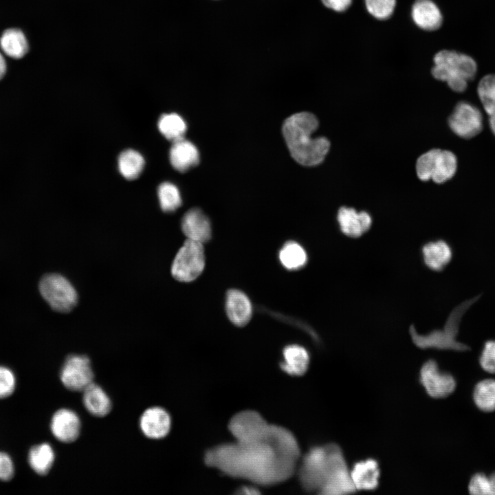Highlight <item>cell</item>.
Returning <instances> with one entry per match:
<instances>
[{
    "instance_id": "cell-1",
    "label": "cell",
    "mask_w": 495,
    "mask_h": 495,
    "mask_svg": "<svg viewBox=\"0 0 495 495\" xmlns=\"http://www.w3.org/2000/svg\"><path fill=\"white\" fill-rule=\"evenodd\" d=\"M300 457L294 434L265 421L244 437L210 449L204 461L230 476L271 485L293 476Z\"/></svg>"
},
{
    "instance_id": "cell-2",
    "label": "cell",
    "mask_w": 495,
    "mask_h": 495,
    "mask_svg": "<svg viewBox=\"0 0 495 495\" xmlns=\"http://www.w3.org/2000/svg\"><path fill=\"white\" fill-rule=\"evenodd\" d=\"M318 126V119L309 112L293 114L283 124V134L291 155L301 165H318L329 152L330 142L327 138L312 137Z\"/></svg>"
},
{
    "instance_id": "cell-3",
    "label": "cell",
    "mask_w": 495,
    "mask_h": 495,
    "mask_svg": "<svg viewBox=\"0 0 495 495\" xmlns=\"http://www.w3.org/2000/svg\"><path fill=\"white\" fill-rule=\"evenodd\" d=\"M431 74L437 80L446 82L456 92L464 91L468 82L473 80L477 71L475 60L468 55L443 50L434 56Z\"/></svg>"
},
{
    "instance_id": "cell-4",
    "label": "cell",
    "mask_w": 495,
    "mask_h": 495,
    "mask_svg": "<svg viewBox=\"0 0 495 495\" xmlns=\"http://www.w3.org/2000/svg\"><path fill=\"white\" fill-rule=\"evenodd\" d=\"M415 167L420 180L431 179L437 184H443L455 175L457 159L450 151L433 148L418 157Z\"/></svg>"
},
{
    "instance_id": "cell-5",
    "label": "cell",
    "mask_w": 495,
    "mask_h": 495,
    "mask_svg": "<svg viewBox=\"0 0 495 495\" xmlns=\"http://www.w3.org/2000/svg\"><path fill=\"white\" fill-rule=\"evenodd\" d=\"M329 468V444L310 449L296 470L302 487L307 492L316 491L318 493L326 481Z\"/></svg>"
},
{
    "instance_id": "cell-6",
    "label": "cell",
    "mask_w": 495,
    "mask_h": 495,
    "mask_svg": "<svg viewBox=\"0 0 495 495\" xmlns=\"http://www.w3.org/2000/svg\"><path fill=\"white\" fill-rule=\"evenodd\" d=\"M39 291L49 305L58 312H69L78 302L75 288L60 274H48L43 276L39 282Z\"/></svg>"
},
{
    "instance_id": "cell-7",
    "label": "cell",
    "mask_w": 495,
    "mask_h": 495,
    "mask_svg": "<svg viewBox=\"0 0 495 495\" xmlns=\"http://www.w3.org/2000/svg\"><path fill=\"white\" fill-rule=\"evenodd\" d=\"M205 254L203 243L187 239L177 252L172 266V276L178 281L195 280L204 271Z\"/></svg>"
},
{
    "instance_id": "cell-8",
    "label": "cell",
    "mask_w": 495,
    "mask_h": 495,
    "mask_svg": "<svg viewBox=\"0 0 495 495\" xmlns=\"http://www.w3.org/2000/svg\"><path fill=\"white\" fill-rule=\"evenodd\" d=\"M60 380L72 391H83L93 383L94 372L89 358L84 355H69L60 370Z\"/></svg>"
},
{
    "instance_id": "cell-9",
    "label": "cell",
    "mask_w": 495,
    "mask_h": 495,
    "mask_svg": "<svg viewBox=\"0 0 495 495\" xmlns=\"http://www.w3.org/2000/svg\"><path fill=\"white\" fill-rule=\"evenodd\" d=\"M448 124L459 137L472 138L483 129L482 113L474 105L467 102H460L450 115Z\"/></svg>"
},
{
    "instance_id": "cell-10",
    "label": "cell",
    "mask_w": 495,
    "mask_h": 495,
    "mask_svg": "<svg viewBox=\"0 0 495 495\" xmlns=\"http://www.w3.org/2000/svg\"><path fill=\"white\" fill-rule=\"evenodd\" d=\"M419 381L427 394L434 399L450 395L456 387L454 377L441 371L434 360H428L424 364L419 373Z\"/></svg>"
},
{
    "instance_id": "cell-11",
    "label": "cell",
    "mask_w": 495,
    "mask_h": 495,
    "mask_svg": "<svg viewBox=\"0 0 495 495\" xmlns=\"http://www.w3.org/2000/svg\"><path fill=\"white\" fill-rule=\"evenodd\" d=\"M355 492L356 490L344 456L340 455L333 461L327 478L318 493L325 495H339Z\"/></svg>"
},
{
    "instance_id": "cell-12",
    "label": "cell",
    "mask_w": 495,
    "mask_h": 495,
    "mask_svg": "<svg viewBox=\"0 0 495 495\" xmlns=\"http://www.w3.org/2000/svg\"><path fill=\"white\" fill-rule=\"evenodd\" d=\"M50 428L54 437L63 443H72L80 435V421L72 410L62 408L52 417Z\"/></svg>"
},
{
    "instance_id": "cell-13",
    "label": "cell",
    "mask_w": 495,
    "mask_h": 495,
    "mask_svg": "<svg viewBox=\"0 0 495 495\" xmlns=\"http://www.w3.org/2000/svg\"><path fill=\"white\" fill-rule=\"evenodd\" d=\"M171 419L169 414L161 407L146 409L140 419V427L143 434L152 439L165 437L170 432Z\"/></svg>"
},
{
    "instance_id": "cell-14",
    "label": "cell",
    "mask_w": 495,
    "mask_h": 495,
    "mask_svg": "<svg viewBox=\"0 0 495 495\" xmlns=\"http://www.w3.org/2000/svg\"><path fill=\"white\" fill-rule=\"evenodd\" d=\"M181 227L183 233L188 239L208 242L212 236L211 225L208 217L199 208L187 211L182 219Z\"/></svg>"
},
{
    "instance_id": "cell-15",
    "label": "cell",
    "mask_w": 495,
    "mask_h": 495,
    "mask_svg": "<svg viewBox=\"0 0 495 495\" xmlns=\"http://www.w3.org/2000/svg\"><path fill=\"white\" fill-rule=\"evenodd\" d=\"M337 219L341 231L351 237L362 235L372 223V219L366 212H358L353 208L346 206L339 209Z\"/></svg>"
},
{
    "instance_id": "cell-16",
    "label": "cell",
    "mask_w": 495,
    "mask_h": 495,
    "mask_svg": "<svg viewBox=\"0 0 495 495\" xmlns=\"http://www.w3.org/2000/svg\"><path fill=\"white\" fill-rule=\"evenodd\" d=\"M226 311L229 320L238 327L247 324L252 316V306L248 296L238 289L226 294Z\"/></svg>"
},
{
    "instance_id": "cell-17",
    "label": "cell",
    "mask_w": 495,
    "mask_h": 495,
    "mask_svg": "<svg viewBox=\"0 0 495 495\" xmlns=\"http://www.w3.org/2000/svg\"><path fill=\"white\" fill-rule=\"evenodd\" d=\"M411 16L414 23L426 31L439 29L443 22L440 9L432 0H416L412 6Z\"/></svg>"
},
{
    "instance_id": "cell-18",
    "label": "cell",
    "mask_w": 495,
    "mask_h": 495,
    "mask_svg": "<svg viewBox=\"0 0 495 495\" xmlns=\"http://www.w3.org/2000/svg\"><path fill=\"white\" fill-rule=\"evenodd\" d=\"M355 490H373L379 485L380 466L377 461L368 459L355 463L350 470Z\"/></svg>"
},
{
    "instance_id": "cell-19",
    "label": "cell",
    "mask_w": 495,
    "mask_h": 495,
    "mask_svg": "<svg viewBox=\"0 0 495 495\" xmlns=\"http://www.w3.org/2000/svg\"><path fill=\"white\" fill-rule=\"evenodd\" d=\"M171 165L179 172H185L199 161L197 147L184 138L173 142L169 153Z\"/></svg>"
},
{
    "instance_id": "cell-20",
    "label": "cell",
    "mask_w": 495,
    "mask_h": 495,
    "mask_svg": "<svg viewBox=\"0 0 495 495\" xmlns=\"http://www.w3.org/2000/svg\"><path fill=\"white\" fill-rule=\"evenodd\" d=\"M82 393L83 404L91 415L103 417L110 412L112 408L111 399L99 385L93 382Z\"/></svg>"
},
{
    "instance_id": "cell-21",
    "label": "cell",
    "mask_w": 495,
    "mask_h": 495,
    "mask_svg": "<svg viewBox=\"0 0 495 495\" xmlns=\"http://www.w3.org/2000/svg\"><path fill=\"white\" fill-rule=\"evenodd\" d=\"M283 355L284 361L280 367L286 373L296 376L305 373L309 363V355L303 346L298 344L287 346Z\"/></svg>"
},
{
    "instance_id": "cell-22",
    "label": "cell",
    "mask_w": 495,
    "mask_h": 495,
    "mask_svg": "<svg viewBox=\"0 0 495 495\" xmlns=\"http://www.w3.org/2000/svg\"><path fill=\"white\" fill-rule=\"evenodd\" d=\"M423 254L425 263L434 270H442L452 258V250L443 241L430 242L424 245Z\"/></svg>"
},
{
    "instance_id": "cell-23",
    "label": "cell",
    "mask_w": 495,
    "mask_h": 495,
    "mask_svg": "<svg viewBox=\"0 0 495 495\" xmlns=\"http://www.w3.org/2000/svg\"><path fill=\"white\" fill-rule=\"evenodd\" d=\"M0 46L8 56L13 58L23 57L28 51V43L23 32L17 28L3 32L0 38Z\"/></svg>"
},
{
    "instance_id": "cell-24",
    "label": "cell",
    "mask_w": 495,
    "mask_h": 495,
    "mask_svg": "<svg viewBox=\"0 0 495 495\" xmlns=\"http://www.w3.org/2000/svg\"><path fill=\"white\" fill-rule=\"evenodd\" d=\"M473 402L484 412L495 411V379L487 378L478 382L474 387Z\"/></svg>"
},
{
    "instance_id": "cell-25",
    "label": "cell",
    "mask_w": 495,
    "mask_h": 495,
    "mask_svg": "<svg viewBox=\"0 0 495 495\" xmlns=\"http://www.w3.org/2000/svg\"><path fill=\"white\" fill-rule=\"evenodd\" d=\"M55 454L51 446L42 443L32 447L28 454V462L31 468L39 475L47 474L52 468Z\"/></svg>"
},
{
    "instance_id": "cell-26",
    "label": "cell",
    "mask_w": 495,
    "mask_h": 495,
    "mask_svg": "<svg viewBox=\"0 0 495 495\" xmlns=\"http://www.w3.org/2000/svg\"><path fill=\"white\" fill-rule=\"evenodd\" d=\"M282 265L289 270L302 268L307 261V255L304 248L297 242H286L278 253Z\"/></svg>"
},
{
    "instance_id": "cell-27",
    "label": "cell",
    "mask_w": 495,
    "mask_h": 495,
    "mask_svg": "<svg viewBox=\"0 0 495 495\" xmlns=\"http://www.w3.org/2000/svg\"><path fill=\"white\" fill-rule=\"evenodd\" d=\"M118 169L127 179H136L142 173L144 160L142 155L133 149L122 151L118 159Z\"/></svg>"
},
{
    "instance_id": "cell-28",
    "label": "cell",
    "mask_w": 495,
    "mask_h": 495,
    "mask_svg": "<svg viewBox=\"0 0 495 495\" xmlns=\"http://www.w3.org/2000/svg\"><path fill=\"white\" fill-rule=\"evenodd\" d=\"M157 126L160 133L173 142L183 138L186 131L185 121L175 113L162 115L158 120Z\"/></svg>"
},
{
    "instance_id": "cell-29",
    "label": "cell",
    "mask_w": 495,
    "mask_h": 495,
    "mask_svg": "<svg viewBox=\"0 0 495 495\" xmlns=\"http://www.w3.org/2000/svg\"><path fill=\"white\" fill-rule=\"evenodd\" d=\"M161 209L165 212L175 211L182 204V197L177 187L172 183L164 182L157 189Z\"/></svg>"
},
{
    "instance_id": "cell-30",
    "label": "cell",
    "mask_w": 495,
    "mask_h": 495,
    "mask_svg": "<svg viewBox=\"0 0 495 495\" xmlns=\"http://www.w3.org/2000/svg\"><path fill=\"white\" fill-rule=\"evenodd\" d=\"M478 96L486 113H495V74L485 76L479 82Z\"/></svg>"
},
{
    "instance_id": "cell-31",
    "label": "cell",
    "mask_w": 495,
    "mask_h": 495,
    "mask_svg": "<svg viewBox=\"0 0 495 495\" xmlns=\"http://www.w3.org/2000/svg\"><path fill=\"white\" fill-rule=\"evenodd\" d=\"M468 490L471 495H495V472L474 474L468 482Z\"/></svg>"
},
{
    "instance_id": "cell-32",
    "label": "cell",
    "mask_w": 495,
    "mask_h": 495,
    "mask_svg": "<svg viewBox=\"0 0 495 495\" xmlns=\"http://www.w3.org/2000/svg\"><path fill=\"white\" fill-rule=\"evenodd\" d=\"M368 12L378 20L389 19L395 11L396 0H364Z\"/></svg>"
},
{
    "instance_id": "cell-33",
    "label": "cell",
    "mask_w": 495,
    "mask_h": 495,
    "mask_svg": "<svg viewBox=\"0 0 495 495\" xmlns=\"http://www.w3.org/2000/svg\"><path fill=\"white\" fill-rule=\"evenodd\" d=\"M481 368L489 374H495V340L487 341L479 358Z\"/></svg>"
},
{
    "instance_id": "cell-34",
    "label": "cell",
    "mask_w": 495,
    "mask_h": 495,
    "mask_svg": "<svg viewBox=\"0 0 495 495\" xmlns=\"http://www.w3.org/2000/svg\"><path fill=\"white\" fill-rule=\"evenodd\" d=\"M15 377L9 368L0 366V399L6 398L14 390Z\"/></svg>"
},
{
    "instance_id": "cell-35",
    "label": "cell",
    "mask_w": 495,
    "mask_h": 495,
    "mask_svg": "<svg viewBox=\"0 0 495 495\" xmlns=\"http://www.w3.org/2000/svg\"><path fill=\"white\" fill-rule=\"evenodd\" d=\"M14 475V465L10 457L4 452H0V481H8Z\"/></svg>"
},
{
    "instance_id": "cell-36",
    "label": "cell",
    "mask_w": 495,
    "mask_h": 495,
    "mask_svg": "<svg viewBox=\"0 0 495 495\" xmlns=\"http://www.w3.org/2000/svg\"><path fill=\"white\" fill-rule=\"evenodd\" d=\"M327 8L338 12L346 11L351 5L352 0H321Z\"/></svg>"
},
{
    "instance_id": "cell-37",
    "label": "cell",
    "mask_w": 495,
    "mask_h": 495,
    "mask_svg": "<svg viewBox=\"0 0 495 495\" xmlns=\"http://www.w3.org/2000/svg\"><path fill=\"white\" fill-rule=\"evenodd\" d=\"M6 72V60L0 53V80L3 78Z\"/></svg>"
},
{
    "instance_id": "cell-38",
    "label": "cell",
    "mask_w": 495,
    "mask_h": 495,
    "mask_svg": "<svg viewBox=\"0 0 495 495\" xmlns=\"http://www.w3.org/2000/svg\"><path fill=\"white\" fill-rule=\"evenodd\" d=\"M490 126L492 133L495 135V113L490 116Z\"/></svg>"
},
{
    "instance_id": "cell-39",
    "label": "cell",
    "mask_w": 495,
    "mask_h": 495,
    "mask_svg": "<svg viewBox=\"0 0 495 495\" xmlns=\"http://www.w3.org/2000/svg\"><path fill=\"white\" fill-rule=\"evenodd\" d=\"M241 491H244L245 494H258V492L255 490L256 489L250 487H245L241 489Z\"/></svg>"
}]
</instances>
